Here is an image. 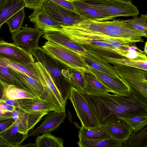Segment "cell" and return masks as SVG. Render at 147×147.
<instances>
[{
    "mask_svg": "<svg viewBox=\"0 0 147 147\" xmlns=\"http://www.w3.org/2000/svg\"><path fill=\"white\" fill-rule=\"evenodd\" d=\"M81 92L100 125L112 116L147 115V99L131 90L129 94L123 95Z\"/></svg>",
    "mask_w": 147,
    "mask_h": 147,
    "instance_id": "6da1fadb",
    "label": "cell"
},
{
    "mask_svg": "<svg viewBox=\"0 0 147 147\" xmlns=\"http://www.w3.org/2000/svg\"><path fill=\"white\" fill-rule=\"evenodd\" d=\"M69 32L74 35L88 33L101 34L112 37L130 38L144 42L142 33L127 23L125 20L98 21L84 20L67 26Z\"/></svg>",
    "mask_w": 147,
    "mask_h": 147,
    "instance_id": "7a4b0ae2",
    "label": "cell"
},
{
    "mask_svg": "<svg viewBox=\"0 0 147 147\" xmlns=\"http://www.w3.org/2000/svg\"><path fill=\"white\" fill-rule=\"evenodd\" d=\"M31 53L48 71L66 105L72 87L69 81V68L49 55L41 47L35 48Z\"/></svg>",
    "mask_w": 147,
    "mask_h": 147,
    "instance_id": "3957f363",
    "label": "cell"
},
{
    "mask_svg": "<svg viewBox=\"0 0 147 147\" xmlns=\"http://www.w3.org/2000/svg\"><path fill=\"white\" fill-rule=\"evenodd\" d=\"M42 47L49 55L69 68L86 73L89 67L81 54L63 45L47 41Z\"/></svg>",
    "mask_w": 147,
    "mask_h": 147,
    "instance_id": "277c9868",
    "label": "cell"
},
{
    "mask_svg": "<svg viewBox=\"0 0 147 147\" xmlns=\"http://www.w3.org/2000/svg\"><path fill=\"white\" fill-rule=\"evenodd\" d=\"M113 67L130 90L147 99V71L123 65H114Z\"/></svg>",
    "mask_w": 147,
    "mask_h": 147,
    "instance_id": "5b68a950",
    "label": "cell"
},
{
    "mask_svg": "<svg viewBox=\"0 0 147 147\" xmlns=\"http://www.w3.org/2000/svg\"><path fill=\"white\" fill-rule=\"evenodd\" d=\"M34 65L43 88V91L40 98L50 103L57 112H65L66 105L49 73L40 63L35 62Z\"/></svg>",
    "mask_w": 147,
    "mask_h": 147,
    "instance_id": "8992f818",
    "label": "cell"
},
{
    "mask_svg": "<svg viewBox=\"0 0 147 147\" xmlns=\"http://www.w3.org/2000/svg\"><path fill=\"white\" fill-rule=\"evenodd\" d=\"M98 10L118 17L136 16L139 14L132 0H80Z\"/></svg>",
    "mask_w": 147,
    "mask_h": 147,
    "instance_id": "52a82bcc",
    "label": "cell"
},
{
    "mask_svg": "<svg viewBox=\"0 0 147 147\" xmlns=\"http://www.w3.org/2000/svg\"><path fill=\"white\" fill-rule=\"evenodd\" d=\"M68 98L71 102L82 125L86 128L100 125L81 92L71 87Z\"/></svg>",
    "mask_w": 147,
    "mask_h": 147,
    "instance_id": "ba28073f",
    "label": "cell"
},
{
    "mask_svg": "<svg viewBox=\"0 0 147 147\" xmlns=\"http://www.w3.org/2000/svg\"><path fill=\"white\" fill-rule=\"evenodd\" d=\"M41 9L61 25H72L84 20L76 12L49 0H45Z\"/></svg>",
    "mask_w": 147,
    "mask_h": 147,
    "instance_id": "9c48e42d",
    "label": "cell"
},
{
    "mask_svg": "<svg viewBox=\"0 0 147 147\" xmlns=\"http://www.w3.org/2000/svg\"><path fill=\"white\" fill-rule=\"evenodd\" d=\"M11 34L13 43L26 51L31 53L34 49L39 47V38L44 32L36 28L22 27Z\"/></svg>",
    "mask_w": 147,
    "mask_h": 147,
    "instance_id": "30bf717a",
    "label": "cell"
},
{
    "mask_svg": "<svg viewBox=\"0 0 147 147\" xmlns=\"http://www.w3.org/2000/svg\"><path fill=\"white\" fill-rule=\"evenodd\" d=\"M113 138L122 143L127 140L134 129L125 121L117 116H112L100 125Z\"/></svg>",
    "mask_w": 147,
    "mask_h": 147,
    "instance_id": "8fae6325",
    "label": "cell"
},
{
    "mask_svg": "<svg viewBox=\"0 0 147 147\" xmlns=\"http://www.w3.org/2000/svg\"><path fill=\"white\" fill-rule=\"evenodd\" d=\"M0 57L18 63L28 64L34 63L31 53L27 52L13 42L0 40Z\"/></svg>",
    "mask_w": 147,
    "mask_h": 147,
    "instance_id": "7c38bea8",
    "label": "cell"
},
{
    "mask_svg": "<svg viewBox=\"0 0 147 147\" xmlns=\"http://www.w3.org/2000/svg\"><path fill=\"white\" fill-rule=\"evenodd\" d=\"M47 114L40 112L28 113L16 107L11 112V116L18 125L19 132L26 134Z\"/></svg>",
    "mask_w": 147,
    "mask_h": 147,
    "instance_id": "4fadbf2b",
    "label": "cell"
},
{
    "mask_svg": "<svg viewBox=\"0 0 147 147\" xmlns=\"http://www.w3.org/2000/svg\"><path fill=\"white\" fill-rule=\"evenodd\" d=\"M75 12L84 20L102 21L112 20L116 17L95 8L80 0H71Z\"/></svg>",
    "mask_w": 147,
    "mask_h": 147,
    "instance_id": "5bb4252c",
    "label": "cell"
},
{
    "mask_svg": "<svg viewBox=\"0 0 147 147\" xmlns=\"http://www.w3.org/2000/svg\"><path fill=\"white\" fill-rule=\"evenodd\" d=\"M46 115L42 123L39 127L28 131V137L30 136H37L39 134L55 131L64 121L66 117L65 112H59L51 111Z\"/></svg>",
    "mask_w": 147,
    "mask_h": 147,
    "instance_id": "9a60e30c",
    "label": "cell"
},
{
    "mask_svg": "<svg viewBox=\"0 0 147 147\" xmlns=\"http://www.w3.org/2000/svg\"><path fill=\"white\" fill-rule=\"evenodd\" d=\"M90 72L99 81L111 90L114 94L127 95L130 88L121 79L113 77L101 71L89 67Z\"/></svg>",
    "mask_w": 147,
    "mask_h": 147,
    "instance_id": "2e32d148",
    "label": "cell"
},
{
    "mask_svg": "<svg viewBox=\"0 0 147 147\" xmlns=\"http://www.w3.org/2000/svg\"><path fill=\"white\" fill-rule=\"evenodd\" d=\"M29 18L35 28L42 31L44 34L61 28V24L41 9L34 10Z\"/></svg>",
    "mask_w": 147,
    "mask_h": 147,
    "instance_id": "e0dca14e",
    "label": "cell"
},
{
    "mask_svg": "<svg viewBox=\"0 0 147 147\" xmlns=\"http://www.w3.org/2000/svg\"><path fill=\"white\" fill-rule=\"evenodd\" d=\"M88 67L117 78L121 79L117 75L113 66L111 65L102 57L88 52L81 55Z\"/></svg>",
    "mask_w": 147,
    "mask_h": 147,
    "instance_id": "ac0fdd59",
    "label": "cell"
},
{
    "mask_svg": "<svg viewBox=\"0 0 147 147\" xmlns=\"http://www.w3.org/2000/svg\"><path fill=\"white\" fill-rule=\"evenodd\" d=\"M0 81L23 90L34 95L24 80L17 74L13 69L10 67L0 65Z\"/></svg>",
    "mask_w": 147,
    "mask_h": 147,
    "instance_id": "d6986e66",
    "label": "cell"
},
{
    "mask_svg": "<svg viewBox=\"0 0 147 147\" xmlns=\"http://www.w3.org/2000/svg\"><path fill=\"white\" fill-rule=\"evenodd\" d=\"M18 101L20 108L27 112H40L47 113L51 111H57L50 103L40 98H25L19 99Z\"/></svg>",
    "mask_w": 147,
    "mask_h": 147,
    "instance_id": "ffe728a7",
    "label": "cell"
},
{
    "mask_svg": "<svg viewBox=\"0 0 147 147\" xmlns=\"http://www.w3.org/2000/svg\"><path fill=\"white\" fill-rule=\"evenodd\" d=\"M42 37L47 41L63 45L81 55L87 51L84 46L72 41L66 35L57 31H52L45 34Z\"/></svg>",
    "mask_w": 147,
    "mask_h": 147,
    "instance_id": "44dd1931",
    "label": "cell"
},
{
    "mask_svg": "<svg viewBox=\"0 0 147 147\" xmlns=\"http://www.w3.org/2000/svg\"><path fill=\"white\" fill-rule=\"evenodd\" d=\"M34 63H22L0 57V65L24 73L41 83L36 71Z\"/></svg>",
    "mask_w": 147,
    "mask_h": 147,
    "instance_id": "7402d4cb",
    "label": "cell"
},
{
    "mask_svg": "<svg viewBox=\"0 0 147 147\" xmlns=\"http://www.w3.org/2000/svg\"><path fill=\"white\" fill-rule=\"evenodd\" d=\"M0 135L13 147H20L23 142L28 137V134H24L19 132L18 125L15 121L0 133Z\"/></svg>",
    "mask_w": 147,
    "mask_h": 147,
    "instance_id": "603a6c76",
    "label": "cell"
},
{
    "mask_svg": "<svg viewBox=\"0 0 147 147\" xmlns=\"http://www.w3.org/2000/svg\"><path fill=\"white\" fill-rule=\"evenodd\" d=\"M85 83L88 93L94 95L106 94L113 91L99 81L90 72L84 74Z\"/></svg>",
    "mask_w": 147,
    "mask_h": 147,
    "instance_id": "cb8c5ba5",
    "label": "cell"
},
{
    "mask_svg": "<svg viewBox=\"0 0 147 147\" xmlns=\"http://www.w3.org/2000/svg\"><path fill=\"white\" fill-rule=\"evenodd\" d=\"M122 147H147V124L134 130Z\"/></svg>",
    "mask_w": 147,
    "mask_h": 147,
    "instance_id": "d4e9b609",
    "label": "cell"
},
{
    "mask_svg": "<svg viewBox=\"0 0 147 147\" xmlns=\"http://www.w3.org/2000/svg\"><path fill=\"white\" fill-rule=\"evenodd\" d=\"M25 7L23 0H7L0 11V29L9 19Z\"/></svg>",
    "mask_w": 147,
    "mask_h": 147,
    "instance_id": "484cf974",
    "label": "cell"
},
{
    "mask_svg": "<svg viewBox=\"0 0 147 147\" xmlns=\"http://www.w3.org/2000/svg\"><path fill=\"white\" fill-rule=\"evenodd\" d=\"M78 137L80 140H95L112 138L100 125L94 127L86 128L82 125Z\"/></svg>",
    "mask_w": 147,
    "mask_h": 147,
    "instance_id": "4316f807",
    "label": "cell"
},
{
    "mask_svg": "<svg viewBox=\"0 0 147 147\" xmlns=\"http://www.w3.org/2000/svg\"><path fill=\"white\" fill-rule=\"evenodd\" d=\"M64 140L51 134V132L37 135L35 144L36 147H63Z\"/></svg>",
    "mask_w": 147,
    "mask_h": 147,
    "instance_id": "83f0119b",
    "label": "cell"
},
{
    "mask_svg": "<svg viewBox=\"0 0 147 147\" xmlns=\"http://www.w3.org/2000/svg\"><path fill=\"white\" fill-rule=\"evenodd\" d=\"M122 144L112 138L95 140H79L78 142L79 147H122Z\"/></svg>",
    "mask_w": 147,
    "mask_h": 147,
    "instance_id": "f1b7e54d",
    "label": "cell"
},
{
    "mask_svg": "<svg viewBox=\"0 0 147 147\" xmlns=\"http://www.w3.org/2000/svg\"><path fill=\"white\" fill-rule=\"evenodd\" d=\"M102 58L109 63L114 65L131 66L147 71V60H135L125 58L117 59L105 57Z\"/></svg>",
    "mask_w": 147,
    "mask_h": 147,
    "instance_id": "f546056e",
    "label": "cell"
},
{
    "mask_svg": "<svg viewBox=\"0 0 147 147\" xmlns=\"http://www.w3.org/2000/svg\"><path fill=\"white\" fill-rule=\"evenodd\" d=\"M68 72L69 82L71 86L81 92L88 93L85 83V73L70 68L68 69Z\"/></svg>",
    "mask_w": 147,
    "mask_h": 147,
    "instance_id": "4dcf8cb0",
    "label": "cell"
},
{
    "mask_svg": "<svg viewBox=\"0 0 147 147\" xmlns=\"http://www.w3.org/2000/svg\"><path fill=\"white\" fill-rule=\"evenodd\" d=\"M88 52L102 57L121 59L125 58L114 51L94 45H84Z\"/></svg>",
    "mask_w": 147,
    "mask_h": 147,
    "instance_id": "1f68e13d",
    "label": "cell"
},
{
    "mask_svg": "<svg viewBox=\"0 0 147 147\" xmlns=\"http://www.w3.org/2000/svg\"><path fill=\"white\" fill-rule=\"evenodd\" d=\"M5 84V93L8 98L12 100H19L25 98H38L23 90L12 85Z\"/></svg>",
    "mask_w": 147,
    "mask_h": 147,
    "instance_id": "d6a6232c",
    "label": "cell"
},
{
    "mask_svg": "<svg viewBox=\"0 0 147 147\" xmlns=\"http://www.w3.org/2000/svg\"><path fill=\"white\" fill-rule=\"evenodd\" d=\"M25 16L24 8H23L16 13L6 22L8 25L10 32L11 33L21 28Z\"/></svg>",
    "mask_w": 147,
    "mask_h": 147,
    "instance_id": "836d02e7",
    "label": "cell"
},
{
    "mask_svg": "<svg viewBox=\"0 0 147 147\" xmlns=\"http://www.w3.org/2000/svg\"><path fill=\"white\" fill-rule=\"evenodd\" d=\"M20 77L28 85L33 92L35 96L40 98L43 91V88L41 83L38 82L26 74L13 69Z\"/></svg>",
    "mask_w": 147,
    "mask_h": 147,
    "instance_id": "e575fe53",
    "label": "cell"
},
{
    "mask_svg": "<svg viewBox=\"0 0 147 147\" xmlns=\"http://www.w3.org/2000/svg\"><path fill=\"white\" fill-rule=\"evenodd\" d=\"M127 23L137 30L143 33L147 37V14H141L140 17L134 16L131 19L125 20Z\"/></svg>",
    "mask_w": 147,
    "mask_h": 147,
    "instance_id": "d590c367",
    "label": "cell"
},
{
    "mask_svg": "<svg viewBox=\"0 0 147 147\" xmlns=\"http://www.w3.org/2000/svg\"><path fill=\"white\" fill-rule=\"evenodd\" d=\"M117 117L126 121L134 130L140 128L147 124V115H138L123 117Z\"/></svg>",
    "mask_w": 147,
    "mask_h": 147,
    "instance_id": "8d00e7d4",
    "label": "cell"
},
{
    "mask_svg": "<svg viewBox=\"0 0 147 147\" xmlns=\"http://www.w3.org/2000/svg\"><path fill=\"white\" fill-rule=\"evenodd\" d=\"M124 57L126 58L135 60H147L146 56L144 51L139 49L135 44L129 46Z\"/></svg>",
    "mask_w": 147,
    "mask_h": 147,
    "instance_id": "74e56055",
    "label": "cell"
},
{
    "mask_svg": "<svg viewBox=\"0 0 147 147\" xmlns=\"http://www.w3.org/2000/svg\"><path fill=\"white\" fill-rule=\"evenodd\" d=\"M45 0H23L26 7L35 10L41 9Z\"/></svg>",
    "mask_w": 147,
    "mask_h": 147,
    "instance_id": "f35d334b",
    "label": "cell"
},
{
    "mask_svg": "<svg viewBox=\"0 0 147 147\" xmlns=\"http://www.w3.org/2000/svg\"><path fill=\"white\" fill-rule=\"evenodd\" d=\"M15 121L12 117L0 118V133L12 125Z\"/></svg>",
    "mask_w": 147,
    "mask_h": 147,
    "instance_id": "ab89813d",
    "label": "cell"
},
{
    "mask_svg": "<svg viewBox=\"0 0 147 147\" xmlns=\"http://www.w3.org/2000/svg\"><path fill=\"white\" fill-rule=\"evenodd\" d=\"M58 5L75 11L71 0H49Z\"/></svg>",
    "mask_w": 147,
    "mask_h": 147,
    "instance_id": "60d3db41",
    "label": "cell"
},
{
    "mask_svg": "<svg viewBox=\"0 0 147 147\" xmlns=\"http://www.w3.org/2000/svg\"><path fill=\"white\" fill-rule=\"evenodd\" d=\"M16 107L7 104L4 100H0V109L6 112H12Z\"/></svg>",
    "mask_w": 147,
    "mask_h": 147,
    "instance_id": "b9f144b4",
    "label": "cell"
},
{
    "mask_svg": "<svg viewBox=\"0 0 147 147\" xmlns=\"http://www.w3.org/2000/svg\"><path fill=\"white\" fill-rule=\"evenodd\" d=\"M5 84L0 81V100L5 101L8 98L5 93Z\"/></svg>",
    "mask_w": 147,
    "mask_h": 147,
    "instance_id": "7bdbcfd3",
    "label": "cell"
},
{
    "mask_svg": "<svg viewBox=\"0 0 147 147\" xmlns=\"http://www.w3.org/2000/svg\"><path fill=\"white\" fill-rule=\"evenodd\" d=\"M4 101L7 104L13 106L16 108H20L18 100H12L7 98Z\"/></svg>",
    "mask_w": 147,
    "mask_h": 147,
    "instance_id": "ee69618b",
    "label": "cell"
},
{
    "mask_svg": "<svg viewBox=\"0 0 147 147\" xmlns=\"http://www.w3.org/2000/svg\"><path fill=\"white\" fill-rule=\"evenodd\" d=\"M11 147L10 144L0 135V147Z\"/></svg>",
    "mask_w": 147,
    "mask_h": 147,
    "instance_id": "f6af8a7d",
    "label": "cell"
},
{
    "mask_svg": "<svg viewBox=\"0 0 147 147\" xmlns=\"http://www.w3.org/2000/svg\"><path fill=\"white\" fill-rule=\"evenodd\" d=\"M11 116V112H6L5 111L0 109V118L4 117Z\"/></svg>",
    "mask_w": 147,
    "mask_h": 147,
    "instance_id": "bcb514c9",
    "label": "cell"
},
{
    "mask_svg": "<svg viewBox=\"0 0 147 147\" xmlns=\"http://www.w3.org/2000/svg\"><path fill=\"white\" fill-rule=\"evenodd\" d=\"M20 147H36L35 143L31 144L29 143V144L24 146H21Z\"/></svg>",
    "mask_w": 147,
    "mask_h": 147,
    "instance_id": "7dc6e473",
    "label": "cell"
},
{
    "mask_svg": "<svg viewBox=\"0 0 147 147\" xmlns=\"http://www.w3.org/2000/svg\"><path fill=\"white\" fill-rule=\"evenodd\" d=\"M6 0H0V11L2 9Z\"/></svg>",
    "mask_w": 147,
    "mask_h": 147,
    "instance_id": "c3c4849f",
    "label": "cell"
},
{
    "mask_svg": "<svg viewBox=\"0 0 147 147\" xmlns=\"http://www.w3.org/2000/svg\"><path fill=\"white\" fill-rule=\"evenodd\" d=\"M147 42L146 41L145 43V47L144 48V51L145 54L146 55H147Z\"/></svg>",
    "mask_w": 147,
    "mask_h": 147,
    "instance_id": "681fc988",
    "label": "cell"
}]
</instances>
